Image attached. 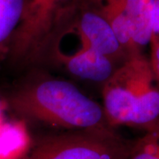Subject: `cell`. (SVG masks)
<instances>
[{
	"instance_id": "cell-1",
	"label": "cell",
	"mask_w": 159,
	"mask_h": 159,
	"mask_svg": "<svg viewBox=\"0 0 159 159\" xmlns=\"http://www.w3.org/2000/svg\"><path fill=\"white\" fill-rule=\"evenodd\" d=\"M9 104L23 119L66 130L113 128L102 105L64 80H42L23 86L10 97Z\"/></svg>"
},
{
	"instance_id": "cell-2",
	"label": "cell",
	"mask_w": 159,
	"mask_h": 159,
	"mask_svg": "<svg viewBox=\"0 0 159 159\" xmlns=\"http://www.w3.org/2000/svg\"><path fill=\"white\" fill-rule=\"evenodd\" d=\"M109 125L148 129L159 119V81L143 51L128 57L102 84Z\"/></svg>"
},
{
	"instance_id": "cell-3",
	"label": "cell",
	"mask_w": 159,
	"mask_h": 159,
	"mask_svg": "<svg viewBox=\"0 0 159 159\" xmlns=\"http://www.w3.org/2000/svg\"><path fill=\"white\" fill-rule=\"evenodd\" d=\"M79 0H29L8 55L13 61L37 60L71 22Z\"/></svg>"
},
{
	"instance_id": "cell-4",
	"label": "cell",
	"mask_w": 159,
	"mask_h": 159,
	"mask_svg": "<svg viewBox=\"0 0 159 159\" xmlns=\"http://www.w3.org/2000/svg\"><path fill=\"white\" fill-rule=\"evenodd\" d=\"M134 143L115 128L71 131L41 137L19 159H125Z\"/></svg>"
},
{
	"instance_id": "cell-5",
	"label": "cell",
	"mask_w": 159,
	"mask_h": 159,
	"mask_svg": "<svg viewBox=\"0 0 159 159\" xmlns=\"http://www.w3.org/2000/svg\"><path fill=\"white\" fill-rule=\"evenodd\" d=\"M78 34L81 44L90 47L119 65L130 57L119 43L108 21L91 0H79L69 33Z\"/></svg>"
},
{
	"instance_id": "cell-6",
	"label": "cell",
	"mask_w": 159,
	"mask_h": 159,
	"mask_svg": "<svg viewBox=\"0 0 159 159\" xmlns=\"http://www.w3.org/2000/svg\"><path fill=\"white\" fill-rule=\"evenodd\" d=\"M51 55L55 61L63 66L71 74L102 84L120 66L85 44H81L78 51L71 54L64 53L57 49L51 50Z\"/></svg>"
},
{
	"instance_id": "cell-7",
	"label": "cell",
	"mask_w": 159,
	"mask_h": 159,
	"mask_svg": "<svg viewBox=\"0 0 159 159\" xmlns=\"http://www.w3.org/2000/svg\"><path fill=\"white\" fill-rule=\"evenodd\" d=\"M129 20L134 41L139 50L149 44L152 36L151 11L154 0H118Z\"/></svg>"
},
{
	"instance_id": "cell-8",
	"label": "cell",
	"mask_w": 159,
	"mask_h": 159,
	"mask_svg": "<svg viewBox=\"0 0 159 159\" xmlns=\"http://www.w3.org/2000/svg\"><path fill=\"white\" fill-rule=\"evenodd\" d=\"M29 0H0V59L8 55Z\"/></svg>"
},
{
	"instance_id": "cell-9",
	"label": "cell",
	"mask_w": 159,
	"mask_h": 159,
	"mask_svg": "<svg viewBox=\"0 0 159 159\" xmlns=\"http://www.w3.org/2000/svg\"><path fill=\"white\" fill-rule=\"evenodd\" d=\"M125 159H159V119L144 134L134 141Z\"/></svg>"
},
{
	"instance_id": "cell-10",
	"label": "cell",
	"mask_w": 159,
	"mask_h": 159,
	"mask_svg": "<svg viewBox=\"0 0 159 159\" xmlns=\"http://www.w3.org/2000/svg\"><path fill=\"white\" fill-rule=\"evenodd\" d=\"M150 56L148 57L154 73L159 81V35L152 34L149 42Z\"/></svg>"
},
{
	"instance_id": "cell-11",
	"label": "cell",
	"mask_w": 159,
	"mask_h": 159,
	"mask_svg": "<svg viewBox=\"0 0 159 159\" xmlns=\"http://www.w3.org/2000/svg\"><path fill=\"white\" fill-rule=\"evenodd\" d=\"M152 34L159 35V0H154L151 11Z\"/></svg>"
}]
</instances>
